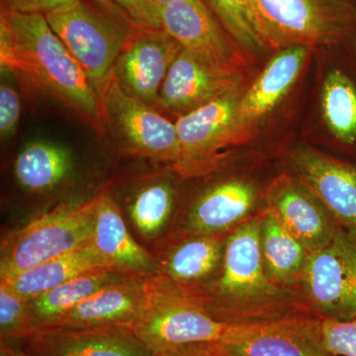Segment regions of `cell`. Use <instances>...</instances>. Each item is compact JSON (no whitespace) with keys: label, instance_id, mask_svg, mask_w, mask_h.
Instances as JSON below:
<instances>
[{"label":"cell","instance_id":"1","mask_svg":"<svg viewBox=\"0 0 356 356\" xmlns=\"http://www.w3.org/2000/svg\"><path fill=\"white\" fill-rule=\"evenodd\" d=\"M262 212L231 232L222 266L209 282L189 291L175 285L184 297L225 324L316 316L298 292L280 286L267 273L259 238Z\"/></svg>","mask_w":356,"mask_h":356},{"label":"cell","instance_id":"2","mask_svg":"<svg viewBox=\"0 0 356 356\" xmlns=\"http://www.w3.org/2000/svg\"><path fill=\"white\" fill-rule=\"evenodd\" d=\"M313 65V51L306 47H284L269 56L241 96L233 151L280 159L298 140Z\"/></svg>","mask_w":356,"mask_h":356},{"label":"cell","instance_id":"3","mask_svg":"<svg viewBox=\"0 0 356 356\" xmlns=\"http://www.w3.org/2000/svg\"><path fill=\"white\" fill-rule=\"evenodd\" d=\"M0 65L2 70L57 98L96 133L104 135L99 97L44 14L1 7Z\"/></svg>","mask_w":356,"mask_h":356},{"label":"cell","instance_id":"4","mask_svg":"<svg viewBox=\"0 0 356 356\" xmlns=\"http://www.w3.org/2000/svg\"><path fill=\"white\" fill-rule=\"evenodd\" d=\"M280 159L261 152H232L212 172L184 188L172 235L228 233L267 208L266 191Z\"/></svg>","mask_w":356,"mask_h":356},{"label":"cell","instance_id":"5","mask_svg":"<svg viewBox=\"0 0 356 356\" xmlns=\"http://www.w3.org/2000/svg\"><path fill=\"white\" fill-rule=\"evenodd\" d=\"M313 76L298 142L356 161V56L314 51Z\"/></svg>","mask_w":356,"mask_h":356},{"label":"cell","instance_id":"6","mask_svg":"<svg viewBox=\"0 0 356 356\" xmlns=\"http://www.w3.org/2000/svg\"><path fill=\"white\" fill-rule=\"evenodd\" d=\"M271 51L288 46L356 56V0H250Z\"/></svg>","mask_w":356,"mask_h":356},{"label":"cell","instance_id":"7","mask_svg":"<svg viewBox=\"0 0 356 356\" xmlns=\"http://www.w3.org/2000/svg\"><path fill=\"white\" fill-rule=\"evenodd\" d=\"M98 195L62 203L10 232L0 247V281L51 261L90 242Z\"/></svg>","mask_w":356,"mask_h":356},{"label":"cell","instance_id":"8","mask_svg":"<svg viewBox=\"0 0 356 356\" xmlns=\"http://www.w3.org/2000/svg\"><path fill=\"white\" fill-rule=\"evenodd\" d=\"M149 301L144 316L131 327L153 356L201 343H222L238 325L220 322L187 299L165 276L147 278Z\"/></svg>","mask_w":356,"mask_h":356},{"label":"cell","instance_id":"9","mask_svg":"<svg viewBox=\"0 0 356 356\" xmlns=\"http://www.w3.org/2000/svg\"><path fill=\"white\" fill-rule=\"evenodd\" d=\"M51 29L88 74L102 99L114 76L122 47L137 28L120 24L88 0H74L44 14Z\"/></svg>","mask_w":356,"mask_h":356},{"label":"cell","instance_id":"10","mask_svg":"<svg viewBox=\"0 0 356 356\" xmlns=\"http://www.w3.org/2000/svg\"><path fill=\"white\" fill-rule=\"evenodd\" d=\"M104 133L123 151L170 163L179 156L177 126L156 108L129 95L113 76L102 99Z\"/></svg>","mask_w":356,"mask_h":356},{"label":"cell","instance_id":"11","mask_svg":"<svg viewBox=\"0 0 356 356\" xmlns=\"http://www.w3.org/2000/svg\"><path fill=\"white\" fill-rule=\"evenodd\" d=\"M299 292L322 320L356 318V232L339 228L331 242L311 254Z\"/></svg>","mask_w":356,"mask_h":356},{"label":"cell","instance_id":"12","mask_svg":"<svg viewBox=\"0 0 356 356\" xmlns=\"http://www.w3.org/2000/svg\"><path fill=\"white\" fill-rule=\"evenodd\" d=\"M248 86L175 120L179 156L172 166L185 179L212 172L232 153L236 110Z\"/></svg>","mask_w":356,"mask_h":356},{"label":"cell","instance_id":"13","mask_svg":"<svg viewBox=\"0 0 356 356\" xmlns=\"http://www.w3.org/2000/svg\"><path fill=\"white\" fill-rule=\"evenodd\" d=\"M280 163L320 199L339 228L356 232V161L334 158L296 140Z\"/></svg>","mask_w":356,"mask_h":356},{"label":"cell","instance_id":"14","mask_svg":"<svg viewBox=\"0 0 356 356\" xmlns=\"http://www.w3.org/2000/svg\"><path fill=\"white\" fill-rule=\"evenodd\" d=\"M163 29L184 50L227 69L259 70L234 41L204 0H173L161 7Z\"/></svg>","mask_w":356,"mask_h":356},{"label":"cell","instance_id":"15","mask_svg":"<svg viewBox=\"0 0 356 356\" xmlns=\"http://www.w3.org/2000/svg\"><path fill=\"white\" fill-rule=\"evenodd\" d=\"M259 70L227 69L182 49L161 86L156 109L178 118L248 86Z\"/></svg>","mask_w":356,"mask_h":356},{"label":"cell","instance_id":"16","mask_svg":"<svg viewBox=\"0 0 356 356\" xmlns=\"http://www.w3.org/2000/svg\"><path fill=\"white\" fill-rule=\"evenodd\" d=\"M182 49L163 29L138 27L122 47L114 76L129 95L156 108L161 86Z\"/></svg>","mask_w":356,"mask_h":356},{"label":"cell","instance_id":"17","mask_svg":"<svg viewBox=\"0 0 356 356\" xmlns=\"http://www.w3.org/2000/svg\"><path fill=\"white\" fill-rule=\"evenodd\" d=\"M217 346L219 356H330L323 346L322 318L316 316L238 325Z\"/></svg>","mask_w":356,"mask_h":356},{"label":"cell","instance_id":"18","mask_svg":"<svg viewBox=\"0 0 356 356\" xmlns=\"http://www.w3.org/2000/svg\"><path fill=\"white\" fill-rule=\"evenodd\" d=\"M266 205L310 254L331 242L339 229L320 199L283 168L267 188Z\"/></svg>","mask_w":356,"mask_h":356},{"label":"cell","instance_id":"19","mask_svg":"<svg viewBox=\"0 0 356 356\" xmlns=\"http://www.w3.org/2000/svg\"><path fill=\"white\" fill-rule=\"evenodd\" d=\"M15 343L29 356H153L129 327H55Z\"/></svg>","mask_w":356,"mask_h":356},{"label":"cell","instance_id":"20","mask_svg":"<svg viewBox=\"0 0 356 356\" xmlns=\"http://www.w3.org/2000/svg\"><path fill=\"white\" fill-rule=\"evenodd\" d=\"M229 234H170L156 257L159 274L181 291L203 286L219 271Z\"/></svg>","mask_w":356,"mask_h":356},{"label":"cell","instance_id":"21","mask_svg":"<svg viewBox=\"0 0 356 356\" xmlns=\"http://www.w3.org/2000/svg\"><path fill=\"white\" fill-rule=\"evenodd\" d=\"M91 243L111 268L129 277L145 278L159 273L156 257L131 236L118 204L108 194L98 195Z\"/></svg>","mask_w":356,"mask_h":356},{"label":"cell","instance_id":"22","mask_svg":"<svg viewBox=\"0 0 356 356\" xmlns=\"http://www.w3.org/2000/svg\"><path fill=\"white\" fill-rule=\"evenodd\" d=\"M147 278H126L96 292L51 327H132L146 312Z\"/></svg>","mask_w":356,"mask_h":356},{"label":"cell","instance_id":"23","mask_svg":"<svg viewBox=\"0 0 356 356\" xmlns=\"http://www.w3.org/2000/svg\"><path fill=\"white\" fill-rule=\"evenodd\" d=\"M126 278L129 276L108 267L95 269L28 300V318L32 332L53 327L84 300Z\"/></svg>","mask_w":356,"mask_h":356},{"label":"cell","instance_id":"24","mask_svg":"<svg viewBox=\"0 0 356 356\" xmlns=\"http://www.w3.org/2000/svg\"><path fill=\"white\" fill-rule=\"evenodd\" d=\"M106 267L111 268L98 254L90 241L67 254L23 271L13 278L0 281V284L6 285L20 296L29 300L81 274Z\"/></svg>","mask_w":356,"mask_h":356},{"label":"cell","instance_id":"25","mask_svg":"<svg viewBox=\"0 0 356 356\" xmlns=\"http://www.w3.org/2000/svg\"><path fill=\"white\" fill-rule=\"evenodd\" d=\"M259 238L262 257L271 280L280 286L300 294L299 287L308 266L310 252L268 208L261 214Z\"/></svg>","mask_w":356,"mask_h":356},{"label":"cell","instance_id":"26","mask_svg":"<svg viewBox=\"0 0 356 356\" xmlns=\"http://www.w3.org/2000/svg\"><path fill=\"white\" fill-rule=\"evenodd\" d=\"M184 180L172 168V172L140 185L133 194L128 206L129 216L145 238L161 235L177 214Z\"/></svg>","mask_w":356,"mask_h":356},{"label":"cell","instance_id":"27","mask_svg":"<svg viewBox=\"0 0 356 356\" xmlns=\"http://www.w3.org/2000/svg\"><path fill=\"white\" fill-rule=\"evenodd\" d=\"M72 165V154L67 147L35 140L23 147L14 161V175L26 191L43 193L67 179Z\"/></svg>","mask_w":356,"mask_h":356},{"label":"cell","instance_id":"28","mask_svg":"<svg viewBox=\"0 0 356 356\" xmlns=\"http://www.w3.org/2000/svg\"><path fill=\"white\" fill-rule=\"evenodd\" d=\"M229 36L250 57L264 64L273 54L262 36L250 0H204Z\"/></svg>","mask_w":356,"mask_h":356},{"label":"cell","instance_id":"29","mask_svg":"<svg viewBox=\"0 0 356 356\" xmlns=\"http://www.w3.org/2000/svg\"><path fill=\"white\" fill-rule=\"evenodd\" d=\"M27 299L0 284V334L2 343H17L32 332Z\"/></svg>","mask_w":356,"mask_h":356},{"label":"cell","instance_id":"30","mask_svg":"<svg viewBox=\"0 0 356 356\" xmlns=\"http://www.w3.org/2000/svg\"><path fill=\"white\" fill-rule=\"evenodd\" d=\"M322 341L330 356H356V318L322 320Z\"/></svg>","mask_w":356,"mask_h":356},{"label":"cell","instance_id":"31","mask_svg":"<svg viewBox=\"0 0 356 356\" xmlns=\"http://www.w3.org/2000/svg\"><path fill=\"white\" fill-rule=\"evenodd\" d=\"M21 100L15 89L2 84L0 88V136L1 139L13 137L19 124Z\"/></svg>","mask_w":356,"mask_h":356},{"label":"cell","instance_id":"32","mask_svg":"<svg viewBox=\"0 0 356 356\" xmlns=\"http://www.w3.org/2000/svg\"><path fill=\"white\" fill-rule=\"evenodd\" d=\"M140 27L163 29L161 7L154 0H116Z\"/></svg>","mask_w":356,"mask_h":356},{"label":"cell","instance_id":"33","mask_svg":"<svg viewBox=\"0 0 356 356\" xmlns=\"http://www.w3.org/2000/svg\"><path fill=\"white\" fill-rule=\"evenodd\" d=\"M74 0H1V7L25 13L46 14Z\"/></svg>","mask_w":356,"mask_h":356},{"label":"cell","instance_id":"34","mask_svg":"<svg viewBox=\"0 0 356 356\" xmlns=\"http://www.w3.org/2000/svg\"><path fill=\"white\" fill-rule=\"evenodd\" d=\"M105 15L129 28L140 27L116 0H88Z\"/></svg>","mask_w":356,"mask_h":356},{"label":"cell","instance_id":"35","mask_svg":"<svg viewBox=\"0 0 356 356\" xmlns=\"http://www.w3.org/2000/svg\"><path fill=\"white\" fill-rule=\"evenodd\" d=\"M163 356H219L217 343H201L182 346Z\"/></svg>","mask_w":356,"mask_h":356},{"label":"cell","instance_id":"36","mask_svg":"<svg viewBox=\"0 0 356 356\" xmlns=\"http://www.w3.org/2000/svg\"><path fill=\"white\" fill-rule=\"evenodd\" d=\"M2 343V341H1ZM7 346L10 348L11 353H13V356H29L27 353H25L24 351L21 350L19 346H16L15 343H6Z\"/></svg>","mask_w":356,"mask_h":356},{"label":"cell","instance_id":"37","mask_svg":"<svg viewBox=\"0 0 356 356\" xmlns=\"http://www.w3.org/2000/svg\"><path fill=\"white\" fill-rule=\"evenodd\" d=\"M0 356H13L10 348L6 343H1L0 344Z\"/></svg>","mask_w":356,"mask_h":356},{"label":"cell","instance_id":"38","mask_svg":"<svg viewBox=\"0 0 356 356\" xmlns=\"http://www.w3.org/2000/svg\"><path fill=\"white\" fill-rule=\"evenodd\" d=\"M154 1H156L159 6L163 7V6H165V4L170 3V2L173 1V0H154Z\"/></svg>","mask_w":356,"mask_h":356}]
</instances>
